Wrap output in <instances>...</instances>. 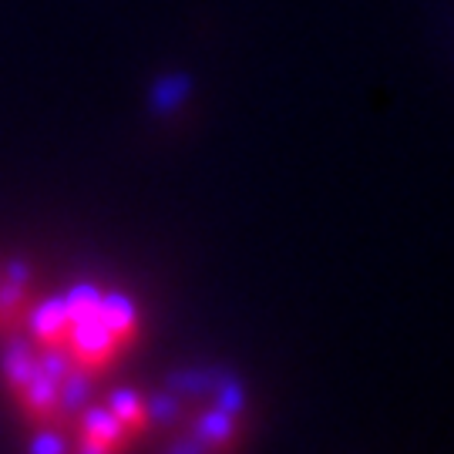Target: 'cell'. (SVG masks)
I'll use <instances>...</instances> for the list:
<instances>
[{
    "label": "cell",
    "instance_id": "3957f363",
    "mask_svg": "<svg viewBox=\"0 0 454 454\" xmlns=\"http://www.w3.org/2000/svg\"><path fill=\"white\" fill-rule=\"evenodd\" d=\"M152 424V401L118 390L105 404L88 407L82 414V448L84 451H112L129 444L138 431H145Z\"/></svg>",
    "mask_w": 454,
    "mask_h": 454
},
{
    "label": "cell",
    "instance_id": "6da1fadb",
    "mask_svg": "<svg viewBox=\"0 0 454 454\" xmlns=\"http://www.w3.org/2000/svg\"><path fill=\"white\" fill-rule=\"evenodd\" d=\"M243 414V390L223 373H176L162 397L152 401V424L182 431L172 448H226Z\"/></svg>",
    "mask_w": 454,
    "mask_h": 454
},
{
    "label": "cell",
    "instance_id": "7a4b0ae2",
    "mask_svg": "<svg viewBox=\"0 0 454 454\" xmlns=\"http://www.w3.org/2000/svg\"><path fill=\"white\" fill-rule=\"evenodd\" d=\"M65 333L51 347H61L84 373H101L138 333V309L125 293L98 290L91 283L65 293Z\"/></svg>",
    "mask_w": 454,
    "mask_h": 454
}]
</instances>
